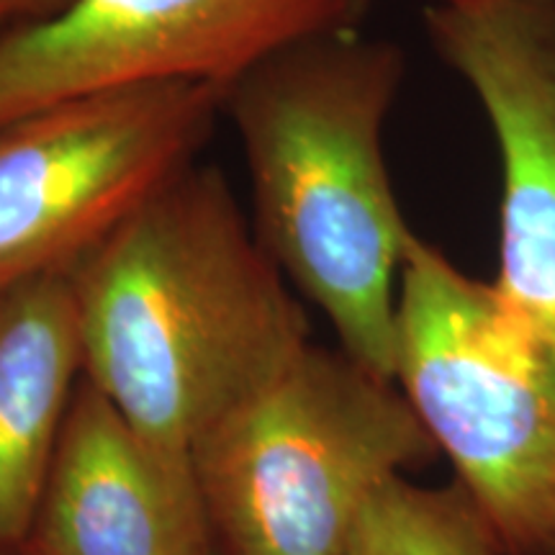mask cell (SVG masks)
Instances as JSON below:
<instances>
[{
  "label": "cell",
  "instance_id": "5b68a950",
  "mask_svg": "<svg viewBox=\"0 0 555 555\" xmlns=\"http://www.w3.org/2000/svg\"><path fill=\"white\" fill-rule=\"evenodd\" d=\"M217 82H155L0 129V288L69 270L196 163L224 114Z\"/></svg>",
  "mask_w": 555,
  "mask_h": 555
},
{
  "label": "cell",
  "instance_id": "5bb4252c",
  "mask_svg": "<svg viewBox=\"0 0 555 555\" xmlns=\"http://www.w3.org/2000/svg\"><path fill=\"white\" fill-rule=\"evenodd\" d=\"M437 3H457V0H437Z\"/></svg>",
  "mask_w": 555,
  "mask_h": 555
},
{
  "label": "cell",
  "instance_id": "ba28073f",
  "mask_svg": "<svg viewBox=\"0 0 555 555\" xmlns=\"http://www.w3.org/2000/svg\"><path fill=\"white\" fill-rule=\"evenodd\" d=\"M191 450L139 429L80 378L21 555H214Z\"/></svg>",
  "mask_w": 555,
  "mask_h": 555
},
{
  "label": "cell",
  "instance_id": "8992f818",
  "mask_svg": "<svg viewBox=\"0 0 555 555\" xmlns=\"http://www.w3.org/2000/svg\"><path fill=\"white\" fill-rule=\"evenodd\" d=\"M350 29V0H69L0 37V129L155 82L232 88L294 41Z\"/></svg>",
  "mask_w": 555,
  "mask_h": 555
},
{
  "label": "cell",
  "instance_id": "52a82bcc",
  "mask_svg": "<svg viewBox=\"0 0 555 555\" xmlns=\"http://www.w3.org/2000/svg\"><path fill=\"white\" fill-rule=\"evenodd\" d=\"M437 54L476 90L504 165L494 288L555 347V0H457L425 13Z\"/></svg>",
  "mask_w": 555,
  "mask_h": 555
},
{
  "label": "cell",
  "instance_id": "9c48e42d",
  "mask_svg": "<svg viewBox=\"0 0 555 555\" xmlns=\"http://www.w3.org/2000/svg\"><path fill=\"white\" fill-rule=\"evenodd\" d=\"M82 376L67 270L0 288V547L24 545Z\"/></svg>",
  "mask_w": 555,
  "mask_h": 555
},
{
  "label": "cell",
  "instance_id": "3957f363",
  "mask_svg": "<svg viewBox=\"0 0 555 555\" xmlns=\"http://www.w3.org/2000/svg\"><path fill=\"white\" fill-rule=\"evenodd\" d=\"M397 384L504 555H555V347L412 232Z\"/></svg>",
  "mask_w": 555,
  "mask_h": 555
},
{
  "label": "cell",
  "instance_id": "30bf717a",
  "mask_svg": "<svg viewBox=\"0 0 555 555\" xmlns=\"http://www.w3.org/2000/svg\"><path fill=\"white\" fill-rule=\"evenodd\" d=\"M347 555H504L461 483L427 489L404 476L365 504Z\"/></svg>",
  "mask_w": 555,
  "mask_h": 555
},
{
  "label": "cell",
  "instance_id": "4fadbf2b",
  "mask_svg": "<svg viewBox=\"0 0 555 555\" xmlns=\"http://www.w3.org/2000/svg\"><path fill=\"white\" fill-rule=\"evenodd\" d=\"M0 555H21L16 547H0Z\"/></svg>",
  "mask_w": 555,
  "mask_h": 555
},
{
  "label": "cell",
  "instance_id": "6da1fadb",
  "mask_svg": "<svg viewBox=\"0 0 555 555\" xmlns=\"http://www.w3.org/2000/svg\"><path fill=\"white\" fill-rule=\"evenodd\" d=\"M82 376L193 450L311 345L309 319L224 172L189 165L67 270Z\"/></svg>",
  "mask_w": 555,
  "mask_h": 555
},
{
  "label": "cell",
  "instance_id": "277c9868",
  "mask_svg": "<svg viewBox=\"0 0 555 555\" xmlns=\"http://www.w3.org/2000/svg\"><path fill=\"white\" fill-rule=\"evenodd\" d=\"M435 453L397 380L317 345L191 450L227 555H347L371 496Z\"/></svg>",
  "mask_w": 555,
  "mask_h": 555
},
{
  "label": "cell",
  "instance_id": "7c38bea8",
  "mask_svg": "<svg viewBox=\"0 0 555 555\" xmlns=\"http://www.w3.org/2000/svg\"><path fill=\"white\" fill-rule=\"evenodd\" d=\"M367 9H371V0H350V11H352V21H356V26H360V21L365 18Z\"/></svg>",
  "mask_w": 555,
  "mask_h": 555
},
{
  "label": "cell",
  "instance_id": "7a4b0ae2",
  "mask_svg": "<svg viewBox=\"0 0 555 555\" xmlns=\"http://www.w3.org/2000/svg\"><path fill=\"white\" fill-rule=\"evenodd\" d=\"M404 52L356 29L294 41L227 90L253 185L255 234L339 350L397 380V275L412 229L384 159Z\"/></svg>",
  "mask_w": 555,
  "mask_h": 555
},
{
  "label": "cell",
  "instance_id": "8fae6325",
  "mask_svg": "<svg viewBox=\"0 0 555 555\" xmlns=\"http://www.w3.org/2000/svg\"><path fill=\"white\" fill-rule=\"evenodd\" d=\"M67 3L69 0H0V37L21 26L50 18Z\"/></svg>",
  "mask_w": 555,
  "mask_h": 555
},
{
  "label": "cell",
  "instance_id": "9a60e30c",
  "mask_svg": "<svg viewBox=\"0 0 555 555\" xmlns=\"http://www.w3.org/2000/svg\"><path fill=\"white\" fill-rule=\"evenodd\" d=\"M214 555H227L224 551H221V547H217V553H214Z\"/></svg>",
  "mask_w": 555,
  "mask_h": 555
}]
</instances>
